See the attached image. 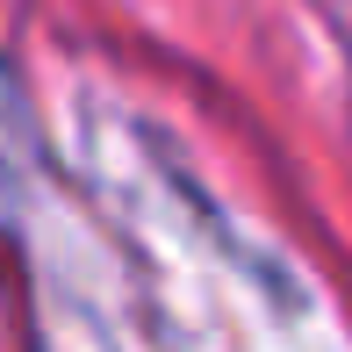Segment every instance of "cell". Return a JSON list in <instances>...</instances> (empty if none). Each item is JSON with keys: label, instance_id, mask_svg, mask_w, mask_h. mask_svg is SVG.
<instances>
[{"label": "cell", "instance_id": "1", "mask_svg": "<svg viewBox=\"0 0 352 352\" xmlns=\"http://www.w3.org/2000/svg\"><path fill=\"white\" fill-rule=\"evenodd\" d=\"M0 116H8V108H0Z\"/></svg>", "mask_w": 352, "mask_h": 352}]
</instances>
